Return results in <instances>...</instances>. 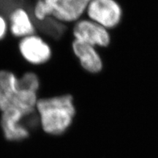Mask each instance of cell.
<instances>
[{
    "mask_svg": "<svg viewBox=\"0 0 158 158\" xmlns=\"http://www.w3.org/2000/svg\"><path fill=\"white\" fill-rule=\"evenodd\" d=\"M9 29L13 36L18 38L34 35L35 27L29 13L23 7H17L9 18Z\"/></svg>",
    "mask_w": 158,
    "mask_h": 158,
    "instance_id": "obj_7",
    "label": "cell"
},
{
    "mask_svg": "<svg viewBox=\"0 0 158 158\" xmlns=\"http://www.w3.org/2000/svg\"><path fill=\"white\" fill-rule=\"evenodd\" d=\"M92 0H59L52 18L64 23H75L86 14Z\"/></svg>",
    "mask_w": 158,
    "mask_h": 158,
    "instance_id": "obj_6",
    "label": "cell"
},
{
    "mask_svg": "<svg viewBox=\"0 0 158 158\" xmlns=\"http://www.w3.org/2000/svg\"><path fill=\"white\" fill-rule=\"evenodd\" d=\"M19 50L23 59L33 65L45 64L52 56V50L48 43L35 34L21 38Z\"/></svg>",
    "mask_w": 158,
    "mask_h": 158,
    "instance_id": "obj_4",
    "label": "cell"
},
{
    "mask_svg": "<svg viewBox=\"0 0 158 158\" xmlns=\"http://www.w3.org/2000/svg\"><path fill=\"white\" fill-rule=\"evenodd\" d=\"M72 32L74 40L98 48H107L111 43L110 31L87 18L81 19L75 22Z\"/></svg>",
    "mask_w": 158,
    "mask_h": 158,
    "instance_id": "obj_3",
    "label": "cell"
},
{
    "mask_svg": "<svg viewBox=\"0 0 158 158\" xmlns=\"http://www.w3.org/2000/svg\"><path fill=\"white\" fill-rule=\"evenodd\" d=\"M86 15L87 19L110 31L122 22L123 9L116 0H92Z\"/></svg>",
    "mask_w": 158,
    "mask_h": 158,
    "instance_id": "obj_2",
    "label": "cell"
},
{
    "mask_svg": "<svg viewBox=\"0 0 158 158\" xmlns=\"http://www.w3.org/2000/svg\"><path fill=\"white\" fill-rule=\"evenodd\" d=\"M36 112L39 124L45 133L63 135L70 129L76 117L74 98L69 94L39 98Z\"/></svg>",
    "mask_w": 158,
    "mask_h": 158,
    "instance_id": "obj_1",
    "label": "cell"
},
{
    "mask_svg": "<svg viewBox=\"0 0 158 158\" xmlns=\"http://www.w3.org/2000/svg\"><path fill=\"white\" fill-rule=\"evenodd\" d=\"M72 51L81 67L86 73L95 75L102 70L104 63L98 48L73 40Z\"/></svg>",
    "mask_w": 158,
    "mask_h": 158,
    "instance_id": "obj_5",
    "label": "cell"
},
{
    "mask_svg": "<svg viewBox=\"0 0 158 158\" xmlns=\"http://www.w3.org/2000/svg\"><path fill=\"white\" fill-rule=\"evenodd\" d=\"M19 90V77L12 71L0 70V112L8 107Z\"/></svg>",
    "mask_w": 158,
    "mask_h": 158,
    "instance_id": "obj_8",
    "label": "cell"
},
{
    "mask_svg": "<svg viewBox=\"0 0 158 158\" xmlns=\"http://www.w3.org/2000/svg\"><path fill=\"white\" fill-rule=\"evenodd\" d=\"M8 29L9 25L7 20L5 19V17L0 15V40H2L7 35Z\"/></svg>",
    "mask_w": 158,
    "mask_h": 158,
    "instance_id": "obj_9",
    "label": "cell"
}]
</instances>
